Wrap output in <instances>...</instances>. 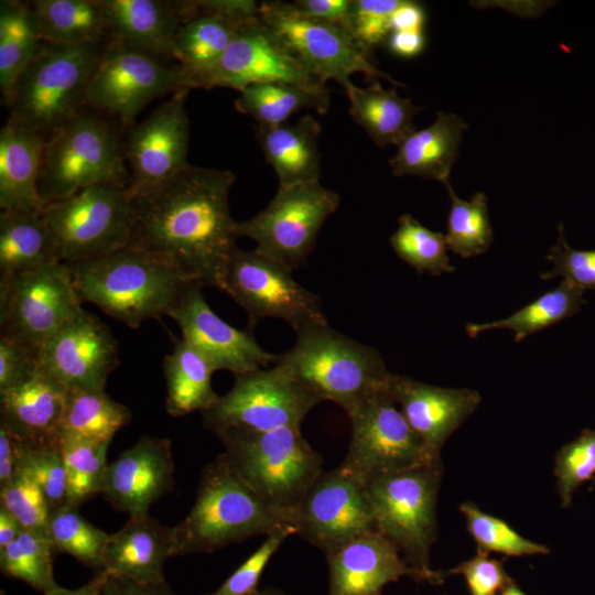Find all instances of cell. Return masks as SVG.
Listing matches in <instances>:
<instances>
[{
  "instance_id": "1",
  "label": "cell",
  "mask_w": 595,
  "mask_h": 595,
  "mask_svg": "<svg viewBox=\"0 0 595 595\" xmlns=\"http://www.w3.org/2000/svg\"><path fill=\"white\" fill-rule=\"evenodd\" d=\"M228 170L188 165L172 178L130 192L133 228L128 245L158 257L185 281L224 291L238 248Z\"/></svg>"
},
{
  "instance_id": "2",
  "label": "cell",
  "mask_w": 595,
  "mask_h": 595,
  "mask_svg": "<svg viewBox=\"0 0 595 595\" xmlns=\"http://www.w3.org/2000/svg\"><path fill=\"white\" fill-rule=\"evenodd\" d=\"M67 266L82 303L90 302L134 329L145 320L172 316L192 283L130 245Z\"/></svg>"
},
{
  "instance_id": "3",
  "label": "cell",
  "mask_w": 595,
  "mask_h": 595,
  "mask_svg": "<svg viewBox=\"0 0 595 595\" xmlns=\"http://www.w3.org/2000/svg\"><path fill=\"white\" fill-rule=\"evenodd\" d=\"M286 527L294 529L291 518L255 493L220 454L204 467L193 507L172 527V554L209 553Z\"/></svg>"
},
{
  "instance_id": "4",
  "label": "cell",
  "mask_w": 595,
  "mask_h": 595,
  "mask_svg": "<svg viewBox=\"0 0 595 595\" xmlns=\"http://www.w3.org/2000/svg\"><path fill=\"white\" fill-rule=\"evenodd\" d=\"M295 334L294 345L275 355L273 364L284 367L322 401L335 402L348 415L363 401L388 389L391 374L376 348L328 324Z\"/></svg>"
},
{
  "instance_id": "5",
  "label": "cell",
  "mask_w": 595,
  "mask_h": 595,
  "mask_svg": "<svg viewBox=\"0 0 595 595\" xmlns=\"http://www.w3.org/2000/svg\"><path fill=\"white\" fill-rule=\"evenodd\" d=\"M106 42L60 45L42 42L17 80L8 121L47 140L85 105Z\"/></svg>"
},
{
  "instance_id": "6",
  "label": "cell",
  "mask_w": 595,
  "mask_h": 595,
  "mask_svg": "<svg viewBox=\"0 0 595 595\" xmlns=\"http://www.w3.org/2000/svg\"><path fill=\"white\" fill-rule=\"evenodd\" d=\"M239 477L294 527L295 510L323 470V457L300 429L264 432L227 429L215 433Z\"/></svg>"
},
{
  "instance_id": "7",
  "label": "cell",
  "mask_w": 595,
  "mask_h": 595,
  "mask_svg": "<svg viewBox=\"0 0 595 595\" xmlns=\"http://www.w3.org/2000/svg\"><path fill=\"white\" fill-rule=\"evenodd\" d=\"M442 463L436 462L368 479L365 485L376 529L399 550L418 581L440 584L444 572L430 566L436 539V500Z\"/></svg>"
},
{
  "instance_id": "8",
  "label": "cell",
  "mask_w": 595,
  "mask_h": 595,
  "mask_svg": "<svg viewBox=\"0 0 595 595\" xmlns=\"http://www.w3.org/2000/svg\"><path fill=\"white\" fill-rule=\"evenodd\" d=\"M128 181L123 140L101 115L83 108L45 142L37 185L44 206L91 185Z\"/></svg>"
},
{
  "instance_id": "9",
  "label": "cell",
  "mask_w": 595,
  "mask_h": 595,
  "mask_svg": "<svg viewBox=\"0 0 595 595\" xmlns=\"http://www.w3.org/2000/svg\"><path fill=\"white\" fill-rule=\"evenodd\" d=\"M43 220L62 263H75L127 246L133 228L128 186L96 184L47 204Z\"/></svg>"
},
{
  "instance_id": "10",
  "label": "cell",
  "mask_w": 595,
  "mask_h": 595,
  "mask_svg": "<svg viewBox=\"0 0 595 595\" xmlns=\"http://www.w3.org/2000/svg\"><path fill=\"white\" fill-rule=\"evenodd\" d=\"M167 61L123 42L108 40L89 83L84 107L111 117L126 128L132 127L137 115L153 99L192 89L185 68Z\"/></svg>"
},
{
  "instance_id": "11",
  "label": "cell",
  "mask_w": 595,
  "mask_h": 595,
  "mask_svg": "<svg viewBox=\"0 0 595 595\" xmlns=\"http://www.w3.org/2000/svg\"><path fill=\"white\" fill-rule=\"evenodd\" d=\"M323 402L284 367L259 368L235 376L229 391L203 412L204 425L214 433L227 430L264 432L300 429L310 411Z\"/></svg>"
},
{
  "instance_id": "12",
  "label": "cell",
  "mask_w": 595,
  "mask_h": 595,
  "mask_svg": "<svg viewBox=\"0 0 595 595\" xmlns=\"http://www.w3.org/2000/svg\"><path fill=\"white\" fill-rule=\"evenodd\" d=\"M339 202V195L320 181L279 187L262 210L237 221L236 234L252 239L256 250L294 271L306 261L318 231Z\"/></svg>"
},
{
  "instance_id": "13",
  "label": "cell",
  "mask_w": 595,
  "mask_h": 595,
  "mask_svg": "<svg viewBox=\"0 0 595 595\" xmlns=\"http://www.w3.org/2000/svg\"><path fill=\"white\" fill-rule=\"evenodd\" d=\"M258 15L299 63L325 84L333 79L345 87L353 74L361 73L399 85L372 63L343 25L303 18L283 1L259 3Z\"/></svg>"
},
{
  "instance_id": "14",
  "label": "cell",
  "mask_w": 595,
  "mask_h": 595,
  "mask_svg": "<svg viewBox=\"0 0 595 595\" xmlns=\"http://www.w3.org/2000/svg\"><path fill=\"white\" fill-rule=\"evenodd\" d=\"M389 390L357 405L349 414L351 435L339 467L366 483L388 473L441 462L408 424Z\"/></svg>"
},
{
  "instance_id": "15",
  "label": "cell",
  "mask_w": 595,
  "mask_h": 595,
  "mask_svg": "<svg viewBox=\"0 0 595 595\" xmlns=\"http://www.w3.org/2000/svg\"><path fill=\"white\" fill-rule=\"evenodd\" d=\"M224 291L246 311L249 328L268 317L285 321L295 333L327 324L320 298L285 266L256 249H236Z\"/></svg>"
},
{
  "instance_id": "16",
  "label": "cell",
  "mask_w": 595,
  "mask_h": 595,
  "mask_svg": "<svg viewBox=\"0 0 595 595\" xmlns=\"http://www.w3.org/2000/svg\"><path fill=\"white\" fill-rule=\"evenodd\" d=\"M66 263H54L0 288L1 337L35 356L43 344L82 310Z\"/></svg>"
},
{
  "instance_id": "17",
  "label": "cell",
  "mask_w": 595,
  "mask_h": 595,
  "mask_svg": "<svg viewBox=\"0 0 595 595\" xmlns=\"http://www.w3.org/2000/svg\"><path fill=\"white\" fill-rule=\"evenodd\" d=\"M294 529L325 555L377 530L365 483L339 466L323 472L295 510Z\"/></svg>"
},
{
  "instance_id": "18",
  "label": "cell",
  "mask_w": 595,
  "mask_h": 595,
  "mask_svg": "<svg viewBox=\"0 0 595 595\" xmlns=\"http://www.w3.org/2000/svg\"><path fill=\"white\" fill-rule=\"evenodd\" d=\"M284 82L316 91L325 83L307 72L259 15L236 34L220 60L192 80V88L228 87L236 90L257 83Z\"/></svg>"
},
{
  "instance_id": "19",
  "label": "cell",
  "mask_w": 595,
  "mask_h": 595,
  "mask_svg": "<svg viewBox=\"0 0 595 595\" xmlns=\"http://www.w3.org/2000/svg\"><path fill=\"white\" fill-rule=\"evenodd\" d=\"M36 359L67 389L104 391L119 365V348L110 328L83 309L43 344Z\"/></svg>"
},
{
  "instance_id": "20",
  "label": "cell",
  "mask_w": 595,
  "mask_h": 595,
  "mask_svg": "<svg viewBox=\"0 0 595 595\" xmlns=\"http://www.w3.org/2000/svg\"><path fill=\"white\" fill-rule=\"evenodd\" d=\"M181 90L129 128L123 140L128 190L136 192L163 183L190 165V121Z\"/></svg>"
},
{
  "instance_id": "21",
  "label": "cell",
  "mask_w": 595,
  "mask_h": 595,
  "mask_svg": "<svg viewBox=\"0 0 595 595\" xmlns=\"http://www.w3.org/2000/svg\"><path fill=\"white\" fill-rule=\"evenodd\" d=\"M201 285L191 283L172 314L182 338L198 350L216 370L242 375L273 364L275 355L266 351L246 331L232 327L208 305Z\"/></svg>"
},
{
  "instance_id": "22",
  "label": "cell",
  "mask_w": 595,
  "mask_h": 595,
  "mask_svg": "<svg viewBox=\"0 0 595 595\" xmlns=\"http://www.w3.org/2000/svg\"><path fill=\"white\" fill-rule=\"evenodd\" d=\"M182 23L174 40V60L186 71L190 86L224 55L238 31L258 15L250 0L180 1Z\"/></svg>"
},
{
  "instance_id": "23",
  "label": "cell",
  "mask_w": 595,
  "mask_h": 595,
  "mask_svg": "<svg viewBox=\"0 0 595 595\" xmlns=\"http://www.w3.org/2000/svg\"><path fill=\"white\" fill-rule=\"evenodd\" d=\"M174 486L170 440L142 436L108 464L101 495L129 516L148 513L152 504Z\"/></svg>"
},
{
  "instance_id": "24",
  "label": "cell",
  "mask_w": 595,
  "mask_h": 595,
  "mask_svg": "<svg viewBox=\"0 0 595 595\" xmlns=\"http://www.w3.org/2000/svg\"><path fill=\"white\" fill-rule=\"evenodd\" d=\"M388 390L413 432L437 455L482 400L473 389L443 388L393 374Z\"/></svg>"
},
{
  "instance_id": "25",
  "label": "cell",
  "mask_w": 595,
  "mask_h": 595,
  "mask_svg": "<svg viewBox=\"0 0 595 595\" xmlns=\"http://www.w3.org/2000/svg\"><path fill=\"white\" fill-rule=\"evenodd\" d=\"M328 595H381L382 588L402 576L418 581L398 548L380 531L356 538L325 555Z\"/></svg>"
},
{
  "instance_id": "26",
  "label": "cell",
  "mask_w": 595,
  "mask_h": 595,
  "mask_svg": "<svg viewBox=\"0 0 595 595\" xmlns=\"http://www.w3.org/2000/svg\"><path fill=\"white\" fill-rule=\"evenodd\" d=\"M172 550V527L162 526L149 513L129 516L120 530L109 534L100 571L140 584L162 583Z\"/></svg>"
},
{
  "instance_id": "27",
  "label": "cell",
  "mask_w": 595,
  "mask_h": 595,
  "mask_svg": "<svg viewBox=\"0 0 595 595\" xmlns=\"http://www.w3.org/2000/svg\"><path fill=\"white\" fill-rule=\"evenodd\" d=\"M68 389L43 372L0 391L1 422L22 440L58 445Z\"/></svg>"
},
{
  "instance_id": "28",
  "label": "cell",
  "mask_w": 595,
  "mask_h": 595,
  "mask_svg": "<svg viewBox=\"0 0 595 595\" xmlns=\"http://www.w3.org/2000/svg\"><path fill=\"white\" fill-rule=\"evenodd\" d=\"M101 3L108 40L174 60V40L183 19L180 1L101 0Z\"/></svg>"
},
{
  "instance_id": "29",
  "label": "cell",
  "mask_w": 595,
  "mask_h": 595,
  "mask_svg": "<svg viewBox=\"0 0 595 595\" xmlns=\"http://www.w3.org/2000/svg\"><path fill=\"white\" fill-rule=\"evenodd\" d=\"M46 140L7 121L0 132L1 212L41 213L39 177Z\"/></svg>"
},
{
  "instance_id": "30",
  "label": "cell",
  "mask_w": 595,
  "mask_h": 595,
  "mask_svg": "<svg viewBox=\"0 0 595 595\" xmlns=\"http://www.w3.org/2000/svg\"><path fill=\"white\" fill-rule=\"evenodd\" d=\"M320 123L311 115L294 125H257L255 134L268 163L273 167L279 187L318 182L321 155Z\"/></svg>"
},
{
  "instance_id": "31",
  "label": "cell",
  "mask_w": 595,
  "mask_h": 595,
  "mask_svg": "<svg viewBox=\"0 0 595 595\" xmlns=\"http://www.w3.org/2000/svg\"><path fill=\"white\" fill-rule=\"evenodd\" d=\"M466 129L467 123L459 116L437 112L433 123L415 129L400 142L389 161L393 175H416L445 184Z\"/></svg>"
},
{
  "instance_id": "32",
  "label": "cell",
  "mask_w": 595,
  "mask_h": 595,
  "mask_svg": "<svg viewBox=\"0 0 595 595\" xmlns=\"http://www.w3.org/2000/svg\"><path fill=\"white\" fill-rule=\"evenodd\" d=\"M58 262L42 212H1L0 288Z\"/></svg>"
},
{
  "instance_id": "33",
  "label": "cell",
  "mask_w": 595,
  "mask_h": 595,
  "mask_svg": "<svg viewBox=\"0 0 595 595\" xmlns=\"http://www.w3.org/2000/svg\"><path fill=\"white\" fill-rule=\"evenodd\" d=\"M349 115L379 147L399 145L416 128L413 117L423 108L394 89H385L378 82L358 87L351 82L345 87Z\"/></svg>"
},
{
  "instance_id": "34",
  "label": "cell",
  "mask_w": 595,
  "mask_h": 595,
  "mask_svg": "<svg viewBox=\"0 0 595 595\" xmlns=\"http://www.w3.org/2000/svg\"><path fill=\"white\" fill-rule=\"evenodd\" d=\"M26 7L42 42L78 45L108 37L101 0H35Z\"/></svg>"
},
{
  "instance_id": "35",
  "label": "cell",
  "mask_w": 595,
  "mask_h": 595,
  "mask_svg": "<svg viewBox=\"0 0 595 595\" xmlns=\"http://www.w3.org/2000/svg\"><path fill=\"white\" fill-rule=\"evenodd\" d=\"M166 380V411L182 416L209 409L218 394L212 387L215 371L210 363L182 337L163 359Z\"/></svg>"
},
{
  "instance_id": "36",
  "label": "cell",
  "mask_w": 595,
  "mask_h": 595,
  "mask_svg": "<svg viewBox=\"0 0 595 595\" xmlns=\"http://www.w3.org/2000/svg\"><path fill=\"white\" fill-rule=\"evenodd\" d=\"M584 304V291L562 280L555 289L509 316L487 323L467 324L466 333L470 337H476L484 332L508 329L513 333L516 342H521L536 332L573 316Z\"/></svg>"
},
{
  "instance_id": "37",
  "label": "cell",
  "mask_w": 595,
  "mask_h": 595,
  "mask_svg": "<svg viewBox=\"0 0 595 595\" xmlns=\"http://www.w3.org/2000/svg\"><path fill=\"white\" fill-rule=\"evenodd\" d=\"M329 94L295 84L268 82L251 84L241 90L235 101L238 111L253 117L259 125L285 123L293 113L314 108L324 113L329 107Z\"/></svg>"
},
{
  "instance_id": "38",
  "label": "cell",
  "mask_w": 595,
  "mask_h": 595,
  "mask_svg": "<svg viewBox=\"0 0 595 595\" xmlns=\"http://www.w3.org/2000/svg\"><path fill=\"white\" fill-rule=\"evenodd\" d=\"M130 419V410L105 390L68 389L61 435L110 443Z\"/></svg>"
},
{
  "instance_id": "39",
  "label": "cell",
  "mask_w": 595,
  "mask_h": 595,
  "mask_svg": "<svg viewBox=\"0 0 595 595\" xmlns=\"http://www.w3.org/2000/svg\"><path fill=\"white\" fill-rule=\"evenodd\" d=\"M41 43L26 3L1 1L0 87L6 102L17 80L37 53Z\"/></svg>"
},
{
  "instance_id": "40",
  "label": "cell",
  "mask_w": 595,
  "mask_h": 595,
  "mask_svg": "<svg viewBox=\"0 0 595 595\" xmlns=\"http://www.w3.org/2000/svg\"><path fill=\"white\" fill-rule=\"evenodd\" d=\"M444 185L451 198L445 234L448 249L463 258L486 252L494 240L486 195L478 192L469 199H463L450 181Z\"/></svg>"
},
{
  "instance_id": "41",
  "label": "cell",
  "mask_w": 595,
  "mask_h": 595,
  "mask_svg": "<svg viewBox=\"0 0 595 595\" xmlns=\"http://www.w3.org/2000/svg\"><path fill=\"white\" fill-rule=\"evenodd\" d=\"M53 553L46 534L23 529L13 542L0 549V569L3 575L47 594L60 586L53 574Z\"/></svg>"
},
{
  "instance_id": "42",
  "label": "cell",
  "mask_w": 595,
  "mask_h": 595,
  "mask_svg": "<svg viewBox=\"0 0 595 595\" xmlns=\"http://www.w3.org/2000/svg\"><path fill=\"white\" fill-rule=\"evenodd\" d=\"M54 553H66L100 571L109 533L87 521L76 507L64 506L51 512L46 527Z\"/></svg>"
},
{
  "instance_id": "43",
  "label": "cell",
  "mask_w": 595,
  "mask_h": 595,
  "mask_svg": "<svg viewBox=\"0 0 595 595\" xmlns=\"http://www.w3.org/2000/svg\"><path fill=\"white\" fill-rule=\"evenodd\" d=\"M109 444L61 435L58 445L67 475L68 506L77 508L97 494H101L108 466Z\"/></svg>"
},
{
  "instance_id": "44",
  "label": "cell",
  "mask_w": 595,
  "mask_h": 595,
  "mask_svg": "<svg viewBox=\"0 0 595 595\" xmlns=\"http://www.w3.org/2000/svg\"><path fill=\"white\" fill-rule=\"evenodd\" d=\"M390 244L396 255L419 273L439 275L455 269L447 255L445 235L426 228L409 214L399 217Z\"/></svg>"
},
{
  "instance_id": "45",
  "label": "cell",
  "mask_w": 595,
  "mask_h": 595,
  "mask_svg": "<svg viewBox=\"0 0 595 595\" xmlns=\"http://www.w3.org/2000/svg\"><path fill=\"white\" fill-rule=\"evenodd\" d=\"M459 511L466 529L476 542L477 553H501L507 556L543 555L549 549L519 534L506 521L482 511L475 504L465 501Z\"/></svg>"
},
{
  "instance_id": "46",
  "label": "cell",
  "mask_w": 595,
  "mask_h": 595,
  "mask_svg": "<svg viewBox=\"0 0 595 595\" xmlns=\"http://www.w3.org/2000/svg\"><path fill=\"white\" fill-rule=\"evenodd\" d=\"M21 472L40 487L52 511L67 505L68 483L60 445L26 442Z\"/></svg>"
},
{
  "instance_id": "47",
  "label": "cell",
  "mask_w": 595,
  "mask_h": 595,
  "mask_svg": "<svg viewBox=\"0 0 595 595\" xmlns=\"http://www.w3.org/2000/svg\"><path fill=\"white\" fill-rule=\"evenodd\" d=\"M554 475L562 507H567L575 490L595 476V428L584 429L555 455Z\"/></svg>"
},
{
  "instance_id": "48",
  "label": "cell",
  "mask_w": 595,
  "mask_h": 595,
  "mask_svg": "<svg viewBox=\"0 0 595 595\" xmlns=\"http://www.w3.org/2000/svg\"><path fill=\"white\" fill-rule=\"evenodd\" d=\"M0 506L22 529L45 534L52 510L40 487L25 473H18L0 487Z\"/></svg>"
},
{
  "instance_id": "49",
  "label": "cell",
  "mask_w": 595,
  "mask_h": 595,
  "mask_svg": "<svg viewBox=\"0 0 595 595\" xmlns=\"http://www.w3.org/2000/svg\"><path fill=\"white\" fill-rule=\"evenodd\" d=\"M401 0H351L345 29L368 54L386 43L390 18Z\"/></svg>"
},
{
  "instance_id": "50",
  "label": "cell",
  "mask_w": 595,
  "mask_h": 595,
  "mask_svg": "<svg viewBox=\"0 0 595 595\" xmlns=\"http://www.w3.org/2000/svg\"><path fill=\"white\" fill-rule=\"evenodd\" d=\"M547 259L553 268L541 274L542 280L561 277L583 291H595V250L571 248L562 226L559 227L556 242L547 253Z\"/></svg>"
},
{
  "instance_id": "51",
  "label": "cell",
  "mask_w": 595,
  "mask_h": 595,
  "mask_svg": "<svg viewBox=\"0 0 595 595\" xmlns=\"http://www.w3.org/2000/svg\"><path fill=\"white\" fill-rule=\"evenodd\" d=\"M292 534H295V530L286 527L267 536L262 544L208 595H250L256 592L268 562Z\"/></svg>"
},
{
  "instance_id": "52",
  "label": "cell",
  "mask_w": 595,
  "mask_h": 595,
  "mask_svg": "<svg viewBox=\"0 0 595 595\" xmlns=\"http://www.w3.org/2000/svg\"><path fill=\"white\" fill-rule=\"evenodd\" d=\"M444 574L463 575L470 595H497L513 582L500 561L482 553H477Z\"/></svg>"
},
{
  "instance_id": "53",
  "label": "cell",
  "mask_w": 595,
  "mask_h": 595,
  "mask_svg": "<svg viewBox=\"0 0 595 595\" xmlns=\"http://www.w3.org/2000/svg\"><path fill=\"white\" fill-rule=\"evenodd\" d=\"M39 370L36 356L22 345L0 337V391L15 387Z\"/></svg>"
},
{
  "instance_id": "54",
  "label": "cell",
  "mask_w": 595,
  "mask_h": 595,
  "mask_svg": "<svg viewBox=\"0 0 595 595\" xmlns=\"http://www.w3.org/2000/svg\"><path fill=\"white\" fill-rule=\"evenodd\" d=\"M25 443L0 421V487L21 472Z\"/></svg>"
},
{
  "instance_id": "55",
  "label": "cell",
  "mask_w": 595,
  "mask_h": 595,
  "mask_svg": "<svg viewBox=\"0 0 595 595\" xmlns=\"http://www.w3.org/2000/svg\"><path fill=\"white\" fill-rule=\"evenodd\" d=\"M294 11L309 19H316L345 28L351 0H298L291 3Z\"/></svg>"
},
{
  "instance_id": "56",
  "label": "cell",
  "mask_w": 595,
  "mask_h": 595,
  "mask_svg": "<svg viewBox=\"0 0 595 595\" xmlns=\"http://www.w3.org/2000/svg\"><path fill=\"white\" fill-rule=\"evenodd\" d=\"M104 595H176L166 582L158 584H140L131 580L108 575L105 581Z\"/></svg>"
},
{
  "instance_id": "57",
  "label": "cell",
  "mask_w": 595,
  "mask_h": 595,
  "mask_svg": "<svg viewBox=\"0 0 595 595\" xmlns=\"http://www.w3.org/2000/svg\"><path fill=\"white\" fill-rule=\"evenodd\" d=\"M425 11L415 1L401 0L390 18L391 31H423Z\"/></svg>"
},
{
  "instance_id": "58",
  "label": "cell",
  "mask_w": 595,
  "mask_h": 595,
  "mask_svg": "<svg viewBox=\"0 0 595 595\" xmlns=\"http://www.w3.org/2000/svg\"><path fill=\"white\" fill-rule=\"evenodd\" d=\"M386 43L393 54L413 57L424 48L425 37L423 31H391Z\"/></svg>"
},
{
  "instance_id": "59",
  "label": "cell",
  "mask_w": 595,
  "mask_h": 595,
  "mask_svg": "<svg viewBox=\"0 0 595 595\" xmlns=\"http://www.w3.org/2000/svg\"><path fill=\"white\" fill-rule=\"evenodd\" d=\"M106 577L107 573L98 571L89 582L78 588L67 589L58 586L56 589L44 595H104Z\"/></svg>"
},
{
  "instance_id": "60",
  "label": "cell",
  "mask_w": 595,
  "mask_h": 595,
  "mask_svg": "<svg viewBox=\"0 0 595 595\" xmlns=\"http://www.w3.org/2000/svg\"><path fill=\"white\" fill-rule=\"evenodd\" d=\"M22 530L18 520L0 506V549L13 542Z\"/></svg>"
},
{
  "instance_id": "61",
  "label": "cell",
  "mask_w": 595,
  "mask_h": 595,
  "mask_svg": "<svg viewBox=\"0 0 595 595\" xmlns=\"http://www.w3.org/2000/svg\"><path fill=\"white\" fill-rule=\"evenodd\" d=\"M250 595H291V594L279 588L267 587L263 589H257Z\"/></svg>"
},
{
  "instance_id": "62",
  "label": "cell",
  "mask_w": 595,
  "mask_h": 595,
  "mask_svg": "<svg viewBox=\"0 0 595 595\" xmlns=\"http://www.w3.org/2000/svg\"><path fill=\"white\" fill-rule=\"evenodd\" d=\"M497 595H527L513 582L505 587Z\"/></svg>"
},
{
  "instance_id": "63",
  "label": "cell",
  "mask_w": 595,
  "mask_h": 595,
  "mask_svg": "<svg viewBox=\"0 0 595 595\" xmlns=\"http://www.w3.org/2000/svg\"><path fill=\"white\" fill-rule=\"evenodd\" d=\"M594 483H595V480H594Z\"/></svg>"
}]
</instances>
